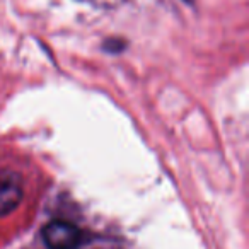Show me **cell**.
Instances as JSON below:
<instances>
[{
    "mask_svg": "<svg viewBox=\"0 0 249 249\" xmlns=\"http://www.w3.org/2000/svg\"><path fill=\"white\" fill-rule=\"evenodd\" d=\"M43 239L48 249H75L82 242V232L65 220H53L43 229Z\"/></svg>",
    "mask_w": 249,
    "mask_h": 249,
    "instance_id": "1",
    "label": "cell"
},
{
    "mask_svg": "<svg viewBox=\"0 0 249 249\" xmlns=\"http://www.w3.org/2000/svg\"><path fill=\"white\" fill-rule=\"evenodd\" d=\"M22 184L12 173H0V217L14 212L22 201Z\"/></svg>",
    "mask_w": 249,
    "mask_h": 249,
    "instance_id": "2",
    "label": "cell"
}]
</instances>
